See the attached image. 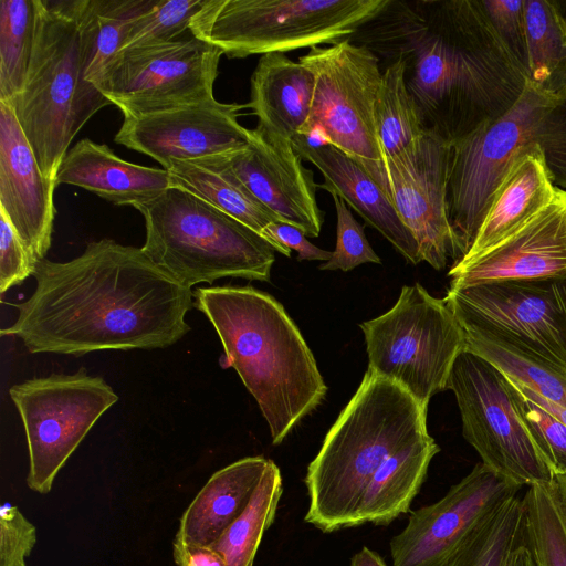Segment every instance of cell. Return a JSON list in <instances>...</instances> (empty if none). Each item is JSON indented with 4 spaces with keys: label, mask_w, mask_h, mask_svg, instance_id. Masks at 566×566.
<instances>
[{
    "label": "cell",
    "mask_w": 566,
    "mask_h": 566,
    "mask_svg": "<svg viewBox=\"0 0 566 566\" xmlns=\"http://www.w3.org/2000/svg\"><path fill=\"white\" fill-rule=\"evenodd\" d=\"M537 150L555 186L566 191V95L554 97L528 83L503 115L450 144L447 206L454 263L471 249L509 169Z\"/></svg>",
    "instance_id": "8992f818"
},
{
    "label": "cell",
    "mask_w": 566,
    "mask_h": 566,
    "mask_svg": "<svg viewBox=\"0 0 566 566\" xmlns=\"http://www.w3.org/2000/svg\"><path fill=\"white\" fill-rule=\"evenodd\" d=\"M248 104L216 98L182 107L125 117L115 142L158 161L165 169L174 160L228 155L244 148L251 129L239 123Z\"/></svg>",
    "instance_id": "e0dca14e"
},
{
    "label": "cell",
    "mask_w": 566,
    "mask_h": 566,
    "mask_svg": "<svg viewBox=\"0 0 566 566\" xmlns=\"http://www.w3.org/2000/svg\"><path fill=\"white\" fill-rule=\"evenodd\" d=\"M463 331L465 350L488 360L511 381L566 409V370L493 335Z\"/></svg>",
    "instance_id": "f1b7e54d"
},
{
    "label": "cell",
    "mask_w": 566,
    "mask_h": 566,
    "mask_svg": "<svg viewBox=\"0 0 566 566\" xmlns=\"http://www.w3.org/2000/svg\"><path fill=\"white\" fill-rule=\"evenodd\" d=\"M298 62L315 80L311 113L298 135H316L359 163L381 161L374 118L382 75L377 55L345 39L314 46Z\"/></svg>",
    "instance_id": "7c38bea8"
},
{
    "label": "cell",
    "mask_w": 566,
    "mask_h": 566,
    "mask_svg": "<svg viewBox=\"0 0 566 566\" xmlns=\"http://www.w3.org/2000/svg\"><path fill=\"white\" fill-rule=\"evenodd\" d=\"M450 144L432 132L394 157L359 163L384 189L413 234L422 261L442 270L454 259L448 217L447 181Z\"/></svg>",
    "instance_id": "9a60e30c"
},
{
    "label": "cell",
    "mask_w": 566,
    "mask_h": 566,
    "mask_svg": "<svg viewBox=\"0 0 566 566\" xmlns=\"http://www.w3.org/2000/svg\"><path fill=\"white\" fill-rule=\"evenodd\" d=\"M513 384L520 389V391L525 397H527L528 399H531L532 401H534L535 403H537L538 406L544 408L547 412H549L555 418L560 420L564 424H566V409L565 408L539 397L538 395L534 394L533 391H531L515 382H513Z\"/></svg>",
    "instance_id": "ee69618b"
},
{
    "label": "cell",
    "mask_w": 566,
    "mask_h": 566,
    "mask_svg": "<svg viewBox=\"0 0 566 566\" xmlns=\"http://www.w3.org/2000/svg\"><path fill=\"white\" fill-rule=\"evenodd\" d=\"M427 410L402 387L367 370L307 467L305 523L323 533L357 526L358 505L376 471L429 434Z\"/></svg>",
    "instance_id": "277c9868"
},
{
    "label": "cell",
    "mask_w": 566,
    "mask_h": 566,
    "mask_svg": "<svg viewBox=\"0 0 566 566\" xmlns=\"http://www.w3.org/2000/svg\"><path fill=\"white\" fill-rule=\"evenodd\" d=\"M232 172L281 221L318 237L324 214L317 205L313 171L292 142L262 127L251 129L248 145L224 156Z\"/></svg>",
    "instance_id": "ac0fdd59"
},
{
    "label": "cell",
    "mask_w": 566,
    "mask_h": 566,
    "mask_svg": "<svg viewBox=\"0 0 566 566\" xmlns=\"http://www.w3.org/2000/svg\"><path fill=\"white\" fill-rule=\"evenodd\" d=\"M55 182L88 190L117 206L144 203L171 187L168 171L118 157L107 145L83 138L59 167Z\"/></svg>",
    "instance_id": "7402d4cb"
},
{
    "label": "cell",
    "mask_w": 566,
    "mask_h": 566,
    "mask_svg": "<svg viewBox=\"0 0 566 566\" xmlns=\"http://www.w3.org/2000/svg\"><path fill=\"white\" fill-rule=\"evenodd\" d=\"M224 156L174 160L165 169L171 187L191 192L261 235L270 223L281 220L240 181Z\"/></svg>",
    "instance_id": "4316f807"
},
{
    "label": "cell",
    "mask_w": 566,
    "mask_h": 566,
    "mask_svg": "<svg viewBox=\"0 0 566 566\" xmlns=\"http://www.w3.org/2000/svg\"><path fill=\"white\" fill-rule=\"evenodd\" d=\"M156 0H92L96 18V41L86 78L92 80L117 54L134 22Z\"/></svg>",
    "instance_id": "e575fe53"
},
{
    "label": "cell",
    "mask_w": 566,
    "mask_h": 566,
    "mask_svg": "<svg viewBox=\"0 0 566 566\" xmlns=\"http://www.w3.org/2000/svg\"><path fill=\"white\" fill-rule=\"evenodd\" d=\"M526 82L554 96L566 95V29L555 0H524Z\"/></svg>",
    "instance_id": "83f0119b"
},
{
    "label": "cell",
    "mask_w": 566,
    "mask_h": 566,
    "mask_svg": "<svg viewBox=\"0 0 566 566\" xmlns=\"http://www.w3.org/2000/svg\"><path fill=\"white\" fill-rule=\"evenodd\" d=\"M222 51L195 36L118 52L92 80L125 117L214 99Z\"/></svg>",
    "instance_id": "4fadbf2b"
},
{
    "label": "cell",
    "mask_w": 566,
    "mask_h": 566,
    "mask_svg": "<svg viewBox=\"0 0 566 566\" xmlns=\"http://www.w3.org/2000/svg\"><path fill=\"white\" fill-rule=\"evenodd\" d=\"M388 34L427 130L452 144L509 111L527 84L476 0L390 1Z\"/></svg>",
    "instance_id": "7a4b0ae2"
},
{
    "label": "cell",
    "mask_w": 566,
    "mask_h": 566,
    "mask_svg": "<svg viewBox=\"0 0 566 566\" xmlns=\"http://www.w3.org/2000/svg\"><path fill=\"white\" fill-rule=\"evenodd\" d=\"M406 71V61L398 56L381 75L374 118L384 158L400 154L428 132L408 90Z\"/></svg>",
    "instance_id": "4dcf8cb0"
},
{
    "label": "cell",
    "mask_w": 566,
    "mask_h": 566,
    "mask_svg": "<svg viewBox=\"0 0 566 566\" xmlns=\"http://www.w3.org/2000/svg\"><path fill=\"white\" fill-rule=\"evenodd\" d=\"M24 84L9 103L42 171L55 179L71 142L112 103L86 78L96 41L92 0H34Z\"/></svg>",
    "instance_id": "5b68a950"
},
{
    "label": "cell",
    "mask_w": 566,
    "mask_h": 566,
    "mask_svg": "<svg viewBox=\"0 0 566 566\" xmlns=\"http://www.w3.org/2000/svg\"><path fill=\"white\" fill-rule=\"evenodd\" d=\"M193 304L223 346L220 364L232 367L280 444L315 410L327 387L298 327L272 295L252 285L198 287Z\"/></svg>",
    "instance_id": "3957f363"
},
{
    "label": "cell",
    "mask_w": 566,
    "mask_h": 566,
    "mask_svg": "<svg viewBox=\"0 0 566 566\" xmlns=\"http://www.w3.org/2000/svg\"><path fill=\"white\" fill-rule=\"evenodd\" d=\"M558 191L541 150L521 156L494 192L475 240L461 260L474 258L517 232L543 212Z\"/></svg>",
    "instance_id": "603a6c76"
},
{
    "label": "cell",
    "mask_w": 566,
    "mask_h": 566,
    "mask_svg": "<svg viewBox=\"0 0 566 566\" xmlns=\"http://www.w3.org/2000/svg\"><path fill=\"white\" fill-rule=\"evenodd\" d=\"M145 220V254L185 286L222 277L269 282L275 249L259 233L178 187L134 207Z\"/></svg>",
    "instance_id": "52a82bcc"
},
{
    "label": "cell",
    "mask_w": 566,
    "mask_h": 566,
    "mask_svg": "<svg viewBox=\"0 0 566 566\" xmlns=\"http://www.w3.org/2000/svg\"><path fill=\"white\" fill-rule=\"evenodd\" d=\"M440 448L428 434L388 458L369 481L356 513V525H389L419 493Z\"/></svg>",
    "instance_id": "484cf974"
},
{
    "label": "cell",
    "mask_w": 566,
    "mask_h": 566,
    "mask_svg": "<svg viewBox=\"0 0 566 566\" xmlns=\"http://www.w3.org/2000/svg\"><path fill=\"white\" fill-rule=\"evenodd\" d=\"M348 566H389L385 559L375 551L364 546L353 555Z\"/></svg>",
    "instance_id": "f6af8a7d"
},
{
    "label": "cell",
    "mask_w": 566,
    "mask_h": 566,
    "mask_svg": "<svg viewBox=\"0 0 566 566\" xmlns=\"http://www.w3.org/2000/svg\"><path fill=\"white\" fill-rule=\"evenodd\" d=\"M336 209V247L327 262L319 270L350 271L364 263L380 264L381 260L369 244L364 228L354 218L346 202L332 195Z\"/></svg>",
    "instance_id": "74e56055"
},
{
    "label": "cell",
    "mask_w": 566,
    "mask_h": 566,
    "mask_svg": "<svg viewBox=\"0 0 566 566\" xmlns=\"http://www.w3.org/2000/svg\"><path fill=\"white\" fill-rule=\"evenodd\" d=\"M36 263L18 237L8 217L0 211V292L3 294L33 275Z\"/></svg>",
    "instance_id": "60d3db41"
},
{
    "label": "cell",
    "mask_w": 566,
    "mask_h": 566,
    "mask_svg": "<svg viewBox=\"0 0 566 566\" xmlns=\"http://www.w3.org/2000/svg\"><path fill=\"white\" fill-rule=\"evenodd\" d=\"M523 501L524 543L536 566H566V518L554 482L528 486Z\"/></svg>",
    "instance_id": "836d02e7"
},
{
    "label": "cell",
    "mask_w": 566,
    "mask_h": 566,
    "mask_svg": "<svg viewBox=\"0 0 566 566\" xmlns=\"http://www.w3.org/2000/svg\"><path fill=\"white\" fill-rule=\"evenodd\" d=\"M447 389L454 392L462 434L481 462L515 485L551 483L554 473L517 406L511 381L481 356L463 350Z\"/></svg>",
    "instance_id": "30bf717a"
},
{
    "label": "cell",
    "mask_w": 566,
    "mask_h": 566,
    "mask_svg": "<svg viewBox=\"0 0 566 566\" xmlns=\"http://www.w3.org/2000/svg\"><path fill=\"white\" fill-rule=\"evenodd\" d=\"M511 384L523 420L554 475L566 473V424Z\"/></svg>",
    "instance_id": "8d00e7d4"
},
{
    "label": "cell",
    "mask_w": 566,
    "mask_h": 566,
    "mask_svg": "<svg viewBox=\"0 0 566 566\" xmlns=\"http://www.w3.org/2000/svg\"><path fill=\"white\" fill-rule=\"evenodd\" d=\"M261 237L265 239L275 251L291 256V251L297 252V261H324L327 262L332 252L323 250L307 240L305 233L298 228L275 221L270 223L262 232Z\"/></svg>",
    "instance_id": "b9f144b4"
},
{
    "label": "cell",
    "mask_w": 566,
    "mask_h": 566,
    "mask_svg": "<svg viewBox=\"0 0 566 566\" xmlns=\"http://www.w3.org/2000/svg\"><path fill=\"white\" fill-rule=\"evenodd\" d=\"M553 482L566 518V473L555 474Z\"/></svg>",
    "instance_id": "7dc6e473"
},
{
    "label": "cell",
    "mask_w": 566,
    "mask_h": 566,
    "mask_svg": "<svg viewBox=\"0 0 566 566\" xmlns=\"http://www.w3.org/2000/svg\"><path fill=\"white\" fill-rule=\"evenodd\" d=\"M35 544V526L19 507L4 503L0 509V566H27Z\"/></svg>",
    "instance_id": "ab89813d"
},
{
    "label": "cell",
    "mask_w": 566,
    "mask_h": 566,
    "mask_svg": "<svg viewBox=\"0 0 566 566\" xmlns=\"http://www.w3.org/2000/svg\"><path fill=\"white\" fill-rule=\"evenodd\" d=\"M55 179L40 168L9 103L0 102V211L35 263L51 247Z\"/></svg>",
    "instance_id": "d6986e66"
},
{
    "label": "cell",
    "mask_w": 566,
    "mask_h": 566,
    "mask_svg": "<svg viewBox=\"0 0 566 566\" xmlns=\"http://www.w3.org/2000/svg\"><path fill=\"white\" fill-rule=\"evenodd\" d=\"M201 3L202 0H156L134 22L118 52L175 41L176 36L189 30Z\"/></svg>",
    "instance_id": "d590c367"
},
{
    "label": "cell",
    "mask_w": 566,
    "mask_h": 566,
    "mask_svg": "<svg viewBox=\"0 0 566 566\" xmlns=\"http://www.w3.org/2000/svg\"><path fill=\"white\" fill-rule=\"evenodd\" d=\"M558 11L560 13L564 27L566 29V1L555 0Z\"/></svg>",
    "instance_id": "c3c4849f"
},
{
    "label": "cell",
    "mask_w": 566,
    "mask_h": 566,
    "mask_svg": "<svg viewBox=\"0 0 566 566\" xmlns=\"http://www.w3.org/2000/svg\"><path fill=\"white\" fill-rule=\"evenodd\" d=\"M391 0H202L192 36L229 59L284 53L349 39Z\"/></svg>",
    "instance_id": "ba28073f"
},
{
    "label": "cell",
    "mask_w": 566,
    "mask_h": 566,
    "mask_svg": "<svg viewBox=\"0 0 566 566\" xmlns=\"http://www.w3.org/2000/svg\"><path fill=\"white\" fill-rule=\"evenodd\" d=\"M9 396L24 428L30 490L46 494L60 470L101 416L117 400L101 376L84 368L13 385Z\"/></svg>",
    "instance_id": "8fae6325"
},
{
    "label": "cell",
    "mask_w": 566,
    "mask_h": 566,
    "mask_svg": "<svg viewBox=\"0 0 566 566\" xmlns=\"http://www.w3.org/2000/svg\"><path fill=\"white\" fill-rule=\"evenodd\" d=\"M501 44L527 76V44L524 0H476Z\"/></svg>",
    "instance_id": "f35d334b"
},
{
    "label": "cell",
    "mask_w": 566,
    "mask_h": 566,
    "mask_svg": "<svg viewBox=\"0 0 566 566\" xmlns=\"http://www.w3.org/2000/svg\"><path fill=\"white\" fill-rule=\"evenodd\" d=\"M463 328L493 335L566 370V277L449 287Z\"/></svg>",
    "instance_id": "5bb4252c"
},
{
    "label": "cell",
    "mask_w": 566,
    "mask_h": 566,
    "mask_svg": "<svg viewBox=\"0 0 566 566\" xmlns=\"http://www.w3.org/2000/svg\"><path fill=\"white\" fill-rule=\"evenodd\" d=\"M450 287L503 280L566 277V191L517 232L448 272Z\"/></svg>",
    "instance_id": "ffe728a7"
},
{
    "label": "cell",
    "mask_w": 566,
    "mask_h": 566,
    "mask_svg": "<svg viewBox=\"0 0 566 566\" xmlns=\"http://www.w3.org/2000/svg\"><path fill=\"white\" fill-rule=\"evenodd\" d=\"M315 80L301 62L284 53L261 55L250 81L248 107L256 126L291 140L308 119Z\"/></svg>",
    "instance_id": "cb8c5ba5"
},
{
    "label": "cell",
    "mask_w": 566,
    "mask_h": 566,
    "mask_svg": "<svg viewBox=\"0 0 566 566\" xmlns=\"http://www.w3.org/2000/svg\"><path fill=\"white\" fill-rule=\"evenodd\" d=\"M282 493L280 468L270 459L247 507L209 545L224 557L228 566H253L262 537L274 522Z\"/></svg>",
    "instance_id": "f546056e"
},
{
    "label": "cell",
    "mask_w": 566,
    "mask_h": 566,
    "mask_svg": "<svg viewBox=\"0 0 566 566\" xmlns=\"http://www.w3.org/2000/svg\"><path fill=\"white\" fill-rule=\"evenodd\" d=\"M33 276L34 292L10 304L17 319L1 329L32 354L166 348L190 331L193 291L142 248L93 241L67 262L39 261Z\"/></svg>",
    "instance_id": "6da1fadb"
},
{
    "label": "cell",
    "mask_w": 566,
    "mask_h": 566,
    "mask_svg": "<svg viewBox=\"0 0 566 566\" xmlns=\"http://www.w3.org/2000/svg\"><path fill=\"white\" fill-rule=\"evenodd\" d=\"M521 490L480 462L438 502L412 511L390 541L392 566H443L499 505Z\"/></svg>",
    "instance_id": "2e32d148"
},
{
    "label": "cell",
    "mask_w": 566,
    "mask_h": 566,
    "mask_svg": "<svg viewBox=\"0 0 566 566\" xmlns=\"http://www.w3.org/2000/svg\"><path fill=\"white\" fill-rule=\"evenodd\" d=\"M524 522L523 496L513 495L479 524L443 566H510L523 543Z\"/></svg>",
    "instance_id": "1f68e13d"
},
{
    "label": "cell",
    "mask_w": 566,
    "mask_h": 566,
    "mask_svg": "<svg viewBox=\"0 0 566 566\" xmlns=\"http://www.w3.org/2000/svg\"><path fill=\"white\" fill-rule=\"evenodd\" d=\"M270 459L247 457L216 471L180 517L177 536L211 545L247 507Z\"/></svg>",
    "instance_id": "d4e9b609"
},
{
    "label": "cell",
    "mask_w": 566,
    "mask_h": 566,
    "mask_svg": "<svg viewBox=\"0 0 566 566\" xmlns=\"http://www.w3.org/2000/svg\"><path fill=\"white\" fill-rule=\"evenodd\" d=\"M510 566H536L534 558L524 543H521L514 551Z\"/></svg>",
    "instance_id": "bcb514c9"
},
{
    "label": "cell",
    "mask_w": 566,
    "mask_h": 566,
    "mask_svg": "<svg viewBox=\"0 0 566 566\" xmlns=\"http://www.w3.org/2000/svg\"><path fill=\"white\" fill-rule=\"evenodd\" d=\"M34 32V0L0 1V102L10 103L24 84Z\"/></svg>",
    "instance_id": "d6a6232c"
},
{
    "label": "cell",
    "mask_w": 566,
    "mask_h": 566,
    "mask_svg": "<svg viewBox=\"0 0 566 566\" xmlns=\"http://www.w3.org/2000/svg\"><path fill=\"white\" fill-rule=\"evenodd\" d=\"M292 146L302 160L313 164L324 177L317 188L342 198L407 262H422L413 234L401 221L384 189L355 158L331 144H313L303 135L295 136Z\"/></svg>",
    "instance_id": "44dd1931"
},
{
    "label": "cell",
    "mask_w": 566,
    "mask_h": 566,
    "mask_svg": "<svg viewBox=\"0 0 566 566\" xmlns=\"http://www.w3.org/2000/svg\"><path fill=\"white\" fill-rule=\"evenodd\" d=\"M369 371L407 390L428 409L447 389L457 357L465 348L464 331L444 298L420 284L402 286L395 305L359 324Z\"/></svg>",
    "instance_id": "9c48e42d"
},
{
    "label": "cell",
    "mask_w": 566,
    "mask_h": 566,
    "mask_svg": "<svg viewBox=\"0 0 566 566\" xmlns=\"http://www.w3.org/2000/svg\"><path fill=\"white\" fill-rule=\"evenodd\" d=\"M172 558L176 566H228L224 557L207 545L192 544L175 536Z\"/></svg>",
    "instance_id": "7bdbcfd3"
}]
</instances>
